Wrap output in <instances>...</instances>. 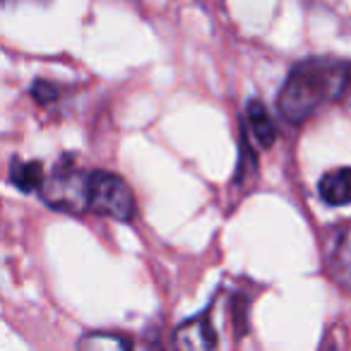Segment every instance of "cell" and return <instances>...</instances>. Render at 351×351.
Instances as JSON below:
<instances>
[{
    "mask_svg": "<svg viewBox=\"0 0 351 351\" xmlns=\"http://www.w3.org/2000/svg\"><path fill=\"white\" fill-rule=\"evenodd\" d=\"M173 344L181 349H210V346H217V337L205 317H197V320H188L186 325L176 330Z\"/></svg>",
    "mask_w": 351,
    "mask_h": 351,
    "instance_id": "6",
    "label": "cell"
},
{
    "mask_svg": "<svg viewBox=\"0 0 351 351\" xmlns=\"http://www.w3.org/2000/svg\"><path fill=\"white\" fill-rule=\"evenodd\" d=\"M327 269L344 289H351V224L341 226L339 234L332 239Z\"/></svg>",
    "mask_w": 351,
    "mask_h": 351,
    "instance_id": "4",
    "label": "cell"
},
{
    "mask_svg": "<svg viewBox=\"0 0 351 351\" xmlns=\"http://www.w3.org/2000/svg\"><path fill=\"white\" fill-rule=\"evenodd\" d=\"M89 212L128 221L135 215V200L121 176L106 171L89 173Z\"/></svg>",
    "mask_w": 351,
    "mask_h": 351,
    "instance_id": "3",
    "label": "cell"
},
{
    "mask_svg": "<svg viewBox=\"0 0 351 351\" xmlns=\"http://www.w3.org/2000/svg\"><path fill=\"white\" fill-rule=\"evenodd\" d=\"M351 80V65L337 58L301 60L287 75L279 89L277 106L284 121L303 123L335 104L346 92Z\"/></svg>",
    "mask_w": 351,
    "mask_h": 351,
    "instance_id": "1",
    "label": "cell"
},
{
    "mask_svg": "<svg viewBox=\"0 0 351 351\" xmlns=\"http://www.w3.org/2000/svg\"><path fill=\"white\" fill-rule=\"evenodd\" d=\"M39 193L46 205L65 212V215L89 212V173L82 169H75L70 161L56 166Z\"/></svg>",
    "mask_w": 351,
    "mask_h": 351,
    "instance_id": "2",
    "label": "cell"
},
{
    "mask_svg": "<svg viewBox=\"0 0 351 351\" xmlns=\"http://www.w3.org/2000/svg\"><path fill=\"white\" fill-rule=\"evenodd\" d=\"M10 181L25 193H39L46 181V176H44V169H41L39 161L15 159L10 164Z\"/></svg>",
    "mask_w": 351,
    "mask_h": 351,
    "instance_id": "7",
    "label": "cell"
},
{
    "mask_svg": "<svg viewBox=\"0 0 351 351\" xmlns=\"http://www.w3.org/2000/svg\"><path fill=\"white\" fill-rule=\"evenodd\" d=\"M320 197L327 205H351V166L335 169L322 176L320 181Z\"/></svg>",
    "mask_w": 351,
    "mask_h": 351,
    "instance_id": "5",
    "label": "cell"
},
{
    "mask_svg": "<svg viewBox=\"0 0 351 351\" xmlns=\"http://www.w3.org/2000/svg\"><path fill=\"white\" fill-rule=\"evenodd\" d=\"M80 346L82 349H104V346H108V349H128L130 341L125 337L108 335V332H92V335L80 339Z\"/></svg>",
    "mask_w": 351,
    "mask_h": 351,
    "instance_id": "9",
    "label": "cell"
},
{
    "mask_svg": "<svg viewBox=\"0 0 351 351\" xmlns=\"http://www.w3.org/2000/svg\"><path fill=\"white\" fill-rule=\"evenodd\" d=\"M248 123H250V132H253L260 145H265V147L272 145L274 123H272V118H269V111L260 101L248 104Z\"/></svg>",
    "mask_w": 351,
    "mask_h": 351,
    "instance_id": "8",
    "label": "cell"
}]
</instances>
